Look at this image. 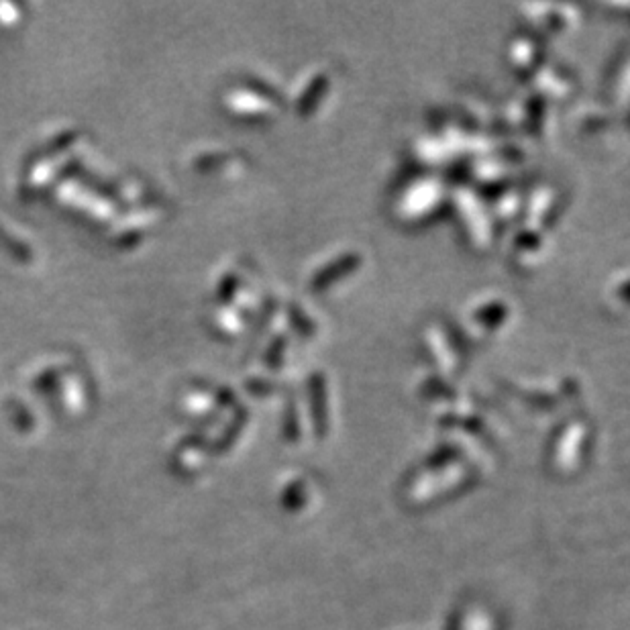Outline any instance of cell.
Returning <instances> with one entry per match:
<instances>
[{
  "label": "cell",
  "mask_w": 630,
  "mask_h": 630,
  "mask_svg": "<svg viewBox=\"0 0 630 630\" xmlns=\"http://www.w3.org/2000/svg\"><path fill=\"white\" fill-rule=\"evenodd\" d=\"M449 198L451 184L443 176L435 172H420L396 190L390 213L404 229H423L447 213Z\"/></svg>",
  "instance_id": "1"
},
{
  "label": "cell",
  "mask_w": 630,
  "mask_h": 630,
  "mask_svg": "<svg viewBox=\"0 0 630 630\" xmlns=\"http://www.w3.org/2000/svg\"><path fill=\"white\" fill-rule=\"evenodd\" d=\"M449 208L453 210L467 247L478 255H488L496 247L500 231L494 225L486 198L469 184H453Z\"/></svg>",
  "instance_id": "2"
},
{
  "label": "cell",
  "mask_w": 630,
  "mask_h": 630,
  "mask_svg": "<svg viewBox=\"0 0 630 630\" xmlns=\"http://www.w3.org/2000/svg\"><path fill=\"white\" fill-rule=\"evenodd\" d=\"M514 308L512 302L500 292H488L471 298L463 310L459 327L455 329L461 341L471 345H486L512 323Z\"/></svg>",
  "instance_id": "3"
},
{
  "label": "cell",
  "mask_w": 630,
  "mask_h": 630,
  "mask_svg": "<svg viewBox=\"0 0 630 630\" xmlns=\"http://www.w3.org/2000/svg\"><path fill=\"white\" fill-rule=\"evenodd\" d=\"M418 345L431 372L449 382L461 376L465 367V343L453 325L441 319H429L418 331Z\"/></svg>",
  "instance_id": "4"
},
{
  "label": "cell",
  "mask_w": 630,
  "mask_h": 630,
  "mask_svg": "<svg viewBox=\"0 0 630 630\" xmlns=\"http://www.w3.org/2000/svg\"><path fill=\"white\" fill-rule=\"evenodd\" d=\"M335 86V70L327 64H314L302 70L286 90V102L302 119L317 115Z\"/></svg>",
  "instance_id": "5"
},
{
  "label": "cell",
  "mask_w": 630,
  "mask_h": 630,
  "mask_svg": "<svg viewBox=\"0 0 630 630\" xmlns=\"http://www.w3.org/2000/svg\"><path fill=\"white\" fill-rule=\"evenodd\" d=\"M225 111L247 123H272L284 113L286 102L249 82L231 86L223 96Z\"/></svg>",
  "instance_id": "6"
},
{
  "label": "cell",
  "mask_w": 630,
  "mask_h": 630,
  "mask_svg": "<svg viewBox=\"0 0 630 630\" xmlns=\"http://www.w3.org/2000/svg\"><path fill=\"white\" fill-rule=\"evenodd\" d=\"M363 264L365 257L355 247L333 251L312 266L308 274V290L317 294H329L335 288L353 280L361 272Z\"/></svg>",
  "instance_id": "7"
},
{
  "label": "cell",
  "mask_w": 630,
  "mask_h": 630,
  "mask_svg": "<svg viewBox=\"0 0 630 630\" xmlns=\"http://www.w3.org/2000/svg\"><path fill=\"white\" fill-rule=\"evenodd\" d=\"M518 13L529 25V33L541 37L565 35L582 21V9L571 3H522Z\"/></svg>",
  "instance_id": "8"
},
{
  "label": "cell",
  "mask_w": 630,
  "mask_h": 630,
  "mask_svg": "<svg viewBox=\"0 0 630 630\" xmlns=\"http://www.w3.org/2000/svg\"><path fill=\"white\" fill-rule=\"evenodd\" d=\"M565 204V196L559 186L551 182H539L531 190L524 192V206H522V227H529L535 231L551 233L553 225L557 223L561 210Z\"/></svg>",
  "instance_id": "9"
},
{
  "label": "cell",
  "mask_w": 630,
  "mask_h": 630,
  "mask_svg": "<svg viewBox=\"0 0 630 630\" xmlns=\"http://www.w3.org/2000/svg\"><path fill=\"white\" fill-rule=\"evenodd\" d=\"M549 233L516 225L510 239V261L520 274L539 272L549 259Z\"/></svg>",
  "instance_id": "10"
},
{
  "label": "cell",
  "mask_w": 630,
  "mask_h": 630,
  "mask_svg": "<svg viewBox=\"0 0 630 630\" xmlns=\"http://www.w3.org/2000/svg\"><path fill=\"white\" fill-rule=\"evenodd\" d=\"M529 80L531 92L541 96L547 104L569 102L577 96V90H580L575 74L565 64L551 58H547Z\"/></svg>",
  "instance_id": "11"
},
{
  "label": "cell",
  "mask_w": 630,
  "mask_h": 630,
  "mask_svg": "<svg viewBox=\"0 0 630 630\" xmlns=\"http://www.w3.org/2000/svg\"><path fill=\"white\" fill-rule=\"evenodd\" d=\"M547 58L543 39L529 31L516 33L506 45V62L512 72L522 78H531Z\"/></svg>",
  "instance_id": "12"
},
{
  "label": "cell",
  "mask_w": 630,
  "mask_h": 630,
  "mask_svg": "<svg viewBox=\"0 0 630 630\" xmlns=\"http://www.w3.org/2000/svg\"><path fill=\"white\" fill-rule=\"evenodd\" d=\"M410 160L423 168V172H433L443 166H449L457 160L453 149L435 133H420L408 145Z\"/></svg>",
  "instance_id": "13"
},
{
  "label": "cell",
  "mask_w": 630,
  "mask_h": 630,
  "mask_svg": "<svg viewBox=\"0 0 630 630\" xmlns=\"http://www.w3.org/2000/svg\"><path fill=\"white\" fill-rule=\"evenodd\" d=\"M524 192L527 190L512 184L506 190L492 196V202L488 206H490V215H492L498 231L514 229L520 223L522 206H524Z\"/></svg>",
  "instance_id": "14"
},
{
  "label": "cell",
  "mask_w": 630,
  "mask_h": 630,
  "mask_svg": "<svg viewBox=\"0 0 630 630\" xmlns=\"http://www.w3.org/2000/svg\"><path fill=\"white\" fill-rule=\"evenodd\" d=\"M282 308H284L286 321H288V327H290V333L294 339L314 341L321 335L323 323L317 317V312H314L306 302L294 298V300L282 304Z\"/></svg>",
  "instance_id": "15"
},
{
  "label": "cell",
  "mask_w": 630,
  "mask_h": 630,
  "mask_svg": "<svg viewBox=\"0 0 630 630\" xmlns=\"http://www.w3.org/2000/svg\"><path fill=\"white\" fill-rule=\"evenodd\" d=\"M628 70H630V62H628V49L624 47L610 74H608V84H606V98L610 102L612 111H618V115H626L628 111Z\"/></svg>",
  "instance_id": "16"
},
{
  "label": "cell",
  "mask_w": 630,
  "mask_h": 630,
  "mask_svg": "<svg viewBox=\"0 0 630 630\" xmlns=\"http://www.w3.org/2000/svg\"><path fill=\"white\" fill-rule=\"evenodd\" d=\"M573 121H575V127L580 133L598 135L602 131H608L614 125L616 115L612 109L604 107V104L588 102V104H582V107L575 111Z\"/></svg>",
  "instance_id": "17"
},
{
  "label": "cell",
  "mask_w": 630,
  "mask_h": 630,
  "mask_svg": "<svg viewBox=\"0 0 630 630\" xmlns=\"http://www.w3.org/2000/svg\"><path fill=\"white\" fill-rule=\"evenodd\" d=\"M626 290H628V268L622 266L610 276L608 284L604 286V304L614 317H620V319L628 317Z\"/></svg>",
  "instance_id": "18"
},
{
  "label": "cell",
  "mask_w": 630,
  "mask_h": 630,
  "mask_svg": "<svg viewBox=\"0 0 630 630\" xmlns=\"http://www.w3.org/2000/svg\"><path fill=\"white\" fill-rule=\"evenodd\" d=\"M215 325H217L219 333L227 339H241L251 329V321L245 317V314H241L237 308H233L229 304H225L217 310Z\"/></svg>",
  "instance_id": "19"
},
{
  "label": "cell",
  "mask_w": 630,
  "mask_h": 630,
  "mask_svg": "<svg viewBox=\"0 0 630 630\" xmlns=\"http://www.w3.org/2000/svg\"><path fill=\"white\" fill-rule=\"evenodd\" d=\"M245 386L255 394V396H261V394H272L276 388H278V378L282 374H274L270 370H266L264 365H259L257 361L253 363L251 370L245 374Z\"/></svg>",
  "instance_id": "20"
}]
</instances>
